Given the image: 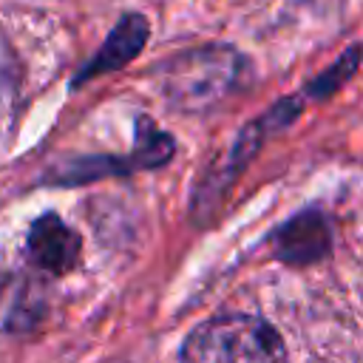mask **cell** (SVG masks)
Segmentation results:
<instances>
[{
	"instance_id": "cell-1",
	"label": "cell",
	"mask_w": 363,
	"mask_h": 363,
	"mask_svg": "<svg viewBox=\"0 0 363 363\" xmlns=\"http://www.w3.org/2000/svg\"><path fill=\"white\" fill-rule=\"evenodd\" d=\"M182 363H286V349L267 320L221 315L190 332Z\"/></svg>"
},
{
	"instance_id": "cell-2",
	"label": "cell",
	"mask_w": 363,
	"mask_h": 363,
	"mask_svg": "<svg viewBox=\"0 0 363 363\" xmlns=\"http://www.w3.org/2000/svg\"><path fill=\"white\" fill-rule=\"evenodd\" d=\"M241 54L230 48H199L179 54L164 68V94L176 108L199 111L230 96L244 77Z\"/></svg>"
},
{
	"instance_id": "cell-3",
	"label": "cell",
	"mask_w": 363,
	"mask_h": 363,
	"mask_svg": "<svg viewBox=\"0 0 363 363\" xmlns=\"http://www.w3.org/2000/svg\"><path fill=\"white\" fill-rule=\"evenodd\" d=\"M28 252L43 269L60 275L77 264L79 235L68 224H62L57 216H43L34 221L28 233Z\"/></svg>"
},
{
	"instance_id": "cell-4",
	"label": "cell",
	"mask_w": 363,
	"mask_h": 363,
	"mask_svg": "<svg viewBox=\"0 0 363 363\" xmlns=\"http://www.w3.org/2000/svg\"><path fill=\"white\" fill-rule=\"evenodd\" d=\"M278 250L281 258L289 264H309L320 258L329 250V230L318 213H303L292 218L281 233H278Z\"/></svg>"
},
{
	"instance_id": "cell-5",
	"label": "cell",
	"mask_w": 363,
	"mask_h": 363,
	"mask_svg": "<svg viewBox=\"0 0 363 363\" xmlns=\"http://www.w3.org/2000/svg\"><path fill=\"white\" fill-rule=\"evenodd\" d=\"M145 40H147V23H145L139 14H128V17L113 28V34L108 37V43L102 45V51L96 54V60L88 65V71H85L79 79H85L88 74L94 77V74H102V71L122 68L130 57H136V54L142 51Z\"/></svg>"
},
{
	"instance_id": "cell-6",
	"label": "cell",
	"mask_w": 363,
	"mask_h": 363,
	"mask_svg": "<svg viewBox=\"0 0 363 363\" xmlns=\"http://www.w3.org/2000/svg\"><path fill=\"white\" fill-rule=\"evenodd\" d=\"M136 145H139V164H147V167H156V164H164L170 156H173V139L162 130L153 128L150 119H139V136H136Z\"/></svg>"
}]
</instances>
